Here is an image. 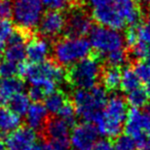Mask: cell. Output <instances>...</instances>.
<instances>
[{
    "mask_svg": "<svg viewBox=\"0 0 150 150\" xmlns=\"http://www.w3.org/2000/svg\"><path fill=\"white\" fill-rule=\"evenodd\" d=\"M20 75L25 76L31 86H36L48 94L57 91V86L67 77V73L57 62L44 61L36 64L20 65Z\"/></svg>",
    "mask_w": 150,
    "mask_h": 150,
    "instance_id": "obj_1",
    "label": "cell"
},
{
    "mask_svg": "<svg viewBox=\"0 0 150 150\" xmlns=\"http://www.w3.org/2000/svg\"><path fill=\"white\" fill-rule=\"evenodd\" d=\"M127 102L119 95L108 98L101 114L94 121L99 134L106 138L120 136L127 116Z\"/></svg>",
    "mask_w": 150,
    "mask_h": 150,
    "instance_id": "obj_2",
    "label": "cell"
},
{
    "mask_svg": "<svg viewBox=\"0 0 150 150\" xmlns=\"http://www.w3.org/2000/svg\"><path fill=\"white\" fill-rule=\"evenodd\" d=\"M107 101V90L98 86L91 90H76L72 96V104L75 111L86 122H94L96 120Z\"/></svg>",
    "mask_w": 150,
    "mask_h": 150,
    "instance_id": "obj_3",
    "label": "cell"
},
{
    "mask_svg": "<svg viewBox=\"0 0 150 150\" xmlns=\"http://www.w3.org/2000/svg\"><path fill=\"white\" fill-rule=\"evenodd\" d=\"M54 56L61 66L71 67L83 59L90 57L92 52L90 40L84 37H71L59 39L54 43Z\"/></svg>",
    "mask_w": 150,
    "mask_h": 150,
    "instance_id": "obj_4",
    "label": "cell"
},
{
    "mask_svg": "<svg viewBox=\"0 0 150 150\" xmlns=\"http://www.w3.org/2000/svg\"><path fill=\"white\" fill-rule=\"evenodd\" d=\"M102 77V64L99 59L88 57L71 66L67 73L69 82L77 90H91Z\"/></svg>",
    "mask_w": 150,
    "mask_h": 150,
    "instance_id": "obj_5",
    "label": "cell"
},
{
    "mask_svg": "<svg viewBox=\"0 0 150 150\" xmlns=\"http://www.w3.org/2000/svg\"><path fill=\"white\" fill-rule=\"evenodd\" d=\"M44 6L41 0H16L13 2V22L23 31L35 29L42 19Z\"/></svg>",
    "mask_w": 150,
    "mask_h": 150,
    "instance_id": "obj_6",
    "label": "cell"
},
{
    "mask_svg": "<svg viewBox=\"0 0 150 150\" xmlns=\"http://www.w3.org/2000/svg\"><path fill=\"white\" fill-rule=\"evenodd\" d=\"M90 43L99 54L105 57L115 50H123L125 44V35L119 30L97 26L93 27L90 33Z\"/></svg>",
    "mask_w": 150,
    "mask_h": 150,
    "instance_id": "obj_7",
    "label": "cell"
},
{
    "mask_svg": "<svg viewBox=\"0 0 150 150\" xmlns=\"http://www.w3.org/2000/svg\"><path fill=\"white\" fill-rule=\"evenodd\" d=\"M98 131L91 122L79 123L71 129L69 143L71 150H92L98 141Z\"/></svg>",
    "mask_w": 150,
    "mask_h": 150,
    "instance_id": "obj_8",
    "label": "cell"
},
{
    "mask_svg": "<svg viewBox=\"0 0 150 150\" xmlns=\"http://www.w3.org/2000/svg\"><path fill=\"white\" fill-rule=\"evenodd\" d=\"M93 22L91 17L82 9H75L66 19L65 31L71 37H84L91 33Z\"/></svg>",
    "mask_w": 150,
    "mask_h": 150,
    "instance_id": "obj_9",
    "label": "cell"
},
{
    "mask_svg": "<svg viewBox=\"0 0 150 150\" xmlns=\"http://www.w3.org/2000/svg\"><path fill=\"white\" fill-rule=\"evenodd\" d=\"M66 28V18L61 11H48L42 16L38 25L40 33L47 38H56L60 36Z\"/></svg>",
    "mask_w": 150,
    "mask_h": 150,
    "instance_id": "obj_10",
    "label": "cell"
},
{
    "mask_svg": "<svg viewBox=\"0 0 150 150\" xmlns=\"http://www.w3.org/2000/svg\"><path fill=\"white\" fill-rule=\"evenodd\" d=\"M26 33L25 31H15L4 50V60L21 65L27 58L26 54Z\"/></svg>",
    "mask_w": 150,
    "mask_h": 150,
    "instance_id": "obj_11",
    "label": "cell"
},
{
    "mask_svg": "<svg viewBox=\"0 0 150 150\" xmlns=\"http://www.w3.org/2000/svg\"><path fill=\"white\" fill-rule=\"evenodd\" d=\"M37 134L29 127H18L7 135L6 145L8 150H26L36 143Z\"/></svg>",
    "mask_w": 150,
    "mask_h": 150,
    "instance_id": "obj_12",
    "label": "cell"
},
{
    "mask_svg": "<svg viewBox=\"0 0 150 150\" xmlns=\"http://www.w3.org/2000/svg\"><path fill=\"white\" fill-rule=\"evenodd\" d=\"M93 18L100 26L115 30H121L125 27V23L113 4L93 9Z\"/></svg>",
    "mask_w": 150,
    "mask_h": 150,
    "instance_id": "obj_13",
    "label": "cell"
},
{
    "mask_svg": "<svg viewBox=\"0 0 150 150\" xmlns=\"http://www.w3.org/2000/svg\"><path fill=\"white\" fill-rule=\"evenodd\" d=\"M50 52H52V45L46 38L33 37L26 44L27 59L32 64L46 61Z\"/></svg>",
    "mask_w": 150,
    "mask_h": 150,
    "instance_id": "obj_14",
    "label": "cell"
},
{
    "mask_svg": "<svg viewBox=\"0 0 150 150\" xmlns=\"http://www.w3.org/2000/svg\"><path fill=\"white\" fill-rule=\"evenodd\" d=\"M113 6L123 20L125 26L135 27L141 20V11L134 0H115Z\"/></svg>",
    "mask_w": 150,
    "mask_h": 150,
    "instance_id": "obj_15",
    "label": "cell"
},
{
    "mask_svg": "<svg viewBox=\"0 0 150 150\" xmlns=\"http://www.w3.org/2000/svg\"><path fill=\"white\" fill-rule=\"evenodd\" d=\"M71 127L68 122L58 116L47 120L44 132L50 141H69Z\"/></svg>",
    "mask_w": 150,
    "mask_h": 150,
    "instance_id": "obj_16",
    "label": "cell"
},
{
    "mask_svg": "<svg viewBox=\"0 0 150 150\" xmlns=\"http://www.w3.org/2000/svg\"><path fill=\"white\" fill-rule=\"evenodd\" d=\"M25 116L26 122L30 129H34L35 132L41 131L47 122L48 111L46 110L44 104H41L40 102H34L30 105Z\"/></svg>",
    "mask_w": 150,
    "mask_h": 150,
    "instance_id": "obj_17",
    "label": "cell"
},
{
    "mask_svg": "<svg viewBox=\"0 0 150 150\" xmlns=\"http://www.w3.org/2000/svg\"><path fill=\"white\" fill-rule=\"evenodd\" d=\"M24 81L17 76L3 78L0 80V102L7 103L13 96L24 90Z\"/></svg>",
    "mask_w": 150,
    "mask_h": 150,
    "instance_id": "obj_18",
    "label": "cell"
},
{
    "mask_svg": "<svg viewBox=\"0 0 150 150\" xmlns=\"http://www.w3.org/2000/svg\"><path fill=\"white\" fill-rule=\"evenodd\" d=\"M21 118L9 108L0 107V135H8L20 127Z\"/></svg>",
    "mask_w": 150,
    "mask_h": 150,
    "instance_id": "obj_19",
    "label": "cell"
},
{
    "mask_svg": "<svg viewBox=\"0 0 150 150\" xmlns=\"http://www.w3.org/2000/svg\"><path fill=\"white\" fill-rule=\"evenodd\" d=\"M68 103L67 98L62 92L54 91V92L48 94L44 98V106L48 113L52 114H57L62 110V108Z\"/></svg>",
    "mask_w": 150,
    "mask_h": 150,
    "instance_id": "obj_20",
    "label": "cell"
},
{
    "mask_svg": "<svg viewBox=\"0 0 150 150\" xmlns=\"http://www.w3.org/2000/svg\"><path fill=\"white\" fill-rule=\"evenodd\" d=\"M30 100L31 99L29 98V96L24 92H22L17 94L16 96H13L7 102V104H8V108L13 112H15L19 116H23V115L26 114L30 105H31L30 104Z\"/></svg>",
    "mask_w": 150,
    "mask_h": 150,
    "instance_id": "obj_21",
    "label": "cell"
},
{
    "mask_svg": "<svg viewBox=\"0 0 150 150\" xmlns=\"http://www.w3.org/2000/svg\"><path fill=\"white\" fill-rule=\"evenodd\" d=\"M102 81L107 91H115L120 88L121 71L119 68L109 67L102 73Z\"/></svg>",
    "mask_w": 150,
    "mask_h": 150,
    "instance_id": "obj_22",
    "label": "cell"
},
{
    "mask_svg": "<svg viewBox=\"0 0 150 150\" xmlns=\"http://www.w3.org/2000/svg\"><path fill=\"white\" fill-rule=\"evenodd\" d=\"M140 83H141V80L139 79L133 68L127 67L123 69V71H121L120 88L123 92L127 94L131 91L140 88Z\"/></svg>",
    "mask_w": 150,
    "mask_h": 150,
    "instance_id": "obj_23",
    "label": "cell"
},
{
    "mask_svg": "<svg viewBox=\"0 0 150 150\" xmlns=\"http://www.w3.org/2000/svg\"><path fill=\"white\" fill-rule=\"evenodd\" d=\"M148 101H149V95L147 91L141 86L127 93V102L133 108H142L148 104Z\"/></svg>",
    "mask_w": 150,
    "mask_h": 150,
    "instance_id": "obj_24",
    "label": "cell"
},
{
    "mask_svg": "<svg viewBox=\"0 0 150 150\" xmlns=\"http://www.w3.org/2000/svg\"><path fill=\"white\" fill-rule=\"evenodd\" d=\"M13 33L15 28L13 23L8 20L0 19V52L5 48Z\"/></svg>",
    "mask_w": 150,
    "mask_h": 150,
    "instance_id": "obj_25",
    "label": "cell"
},
{
    "mask_svg": "<svg viewBox=\"0 0 150 150\" xmlns=\"http://www.w3.org/2000/svg\"><path fill=\"white\" fill-rule=\"evenodd\" d=\"M127 57L125 50H115V52H110V54L105 56V60H106L107 64L110 67H114V68H119V67L123 66L127 62Z\"/></svg>",
    "mask_w": 150,
    "mask_h": 150,
    "instance_id": "obj_26",
    "label": "cell"
},
{
    "mask_svg": "<svg viewBox=\"0 0 150 150\" xmlns=\"http://www.w3.org/2000/svg\"><path fill=\"white\" fill-rule=\"evenodd\" d=\"M16 75H20V65L6 60L0 63V76H2L3 78H8L13 77Z\"/></svg>",
    "mask_w": 150,
    "mask_h": 150,
    "instance_id": "obj_27",
    "label": "cell"
},
{
    "mask_svg": "<svg viewBox=\"0 0 150 150\" xmlns=\"http://www.w3.org/2000/svg\"><path fill=\"white\" fill-rule=\"evenodd\" d=\"M76 111H75V108L73 106L72 103H67L64 107L62 108V110L58 113V116L61 117L63 120H65L66 122H68L71 127H73V125L75 123V120H76Z\"/></svg>",
    "mask_w": 150,
    "mask_h": 150,
    "instance_id": "obj_28",
    "label": "cell"
},
{
    "mask_svg": "<svg viewBox=\"0 0 150 150\" xmlns=\"http://www.w3.org/2000/svg\"><path fill=\"white\" fill-rule=\"evenodd\" d=\"M137 144L129 136H118L114 143V150H137Z\"/></svg>",
    "mask_w": 150,
    "mask_h": 150,
    "instance_id": "obj_29",
    "label": "cell"
},
{
    "mask_svg": "<svg viewBox=\"0 0 150 150\" xmlns=\"http://www.w3.org/2000/svg\"><path fill=\"white\" fill-rule=\"evenodd\" d=\"M42 4L48 11H63L71 5V0H41Z\"/></svg>",
    "mask_w": 150,
    "mask_h": 150,
    "instance_id": "obj_30",
    "label": "cell"
},
{
    "mask_svg": "<svg viewBox=\"0 0 150 150\" xmlns=\"http://www.w3.org/2000/svg\"><path fill=\"white\" fill-rule=\"evenodd\" d=\"M134 71L141 81H148L150 79V64L146 61H140L134 66Z\"/></svg>",
    "mask_w": 150,
    "mask_h": 150,
    "instance_id": "obj_31",
    "label": "cell"
},
{
    "mask_svg": "<svg viewBox=\"0 0 150 150\" xmlns=\"http://www.w3.org/2000/svg\"><path fill=\"white\" fill-rule=\"evenodd\" d=\"M137 33L139 41L150 45V19L146 20L142 25L138 26Z\"/></svg>",
    "mask_w": 150,
    "mask_h": 150,
    "instance_id": "obj_32",
    "label": "cell"
},
{
    "mask_svg": "<svg viewBox=\"0 0 150 150\" xmlns=\"http://www.w3.org/2000/svg\"><path fill=\"white\" fill-rule=\"evenodd\" d=\"M13 3L11 0H0V19L8 20L13 17Z\"/></svg>",
    "mask_w": 150,
    "mask_h": 150,
    "instance_id": "obj_33",
    "label": "cell"
},
{
    "mask_svg": "<svg viewBox=\"0 0 150 150\" xmlns=\"http://www.w3.org/2000/svg\"><path fill=\"white\" fill-rule=\"evenodd\" d=\"M125 44H127V45L131 46V47L139 42L137 28L131 27L129 30H127V33H125Z\"/></svg>",
    "mask_w": 150,
    "mask_h": 150,
    "instance_id": "obj_34",
    "label": "cell"
},
{
    "mask_svg": "<svg viewBox=\"0 0 150 150\" xmlns=\"http://www.w3.org/2000/svg\"><path fill=\"white\" fill-rule=\"evenodd\" d=\"M92 150H114V144L108 139H101L95 143Z\"/></svg>",
    "mask_w": 150,
    "mask_h": 150,
    "instance_id": "obj_35",
    "label": "cell"
},
{
    "mask_svg": "<svg viewBox=\"0 0 150 150\" xmlns=\"http://www.w3.org/2000/svg\"><path fill=\"white\" fill-rule=\"evenodd\" d=\"M28 96L31 100H33L34 102H39L40 100L44 99L46 97V94L39 88H36V86H31L28 93Z\"/></svg>",
    "mask_w": 150,
    "mask_h": 150,
    "instance_id": "obj_36",
    "label": "cell"
},
{
    "mask_svg": "<svg viewBox=\"0 0 150 150\" xmlns=\"http://www.w3.org/2000/svg\"><path fill=\"white\" fill-rule=\"evenodd\" d=\"M115 0H84V2L91 7L94 8H98V7L107 6V5H111L114 3Z\"/></svg>",
    "mask_w": 150,
    "mask_h": 150,
    "instance_id": "obj_37",
    "label": "cell"
},
{
    "mask_svg": "<svg viewBox=\"0 0 150 150\" xmlns=\"http://www.w3.org/2000/svg\"><path fill=\"white\" fill-rule=\"evenodd\" d=\"M26 150H43V143H35Z\"/></svg>",
    "mask_w": 150,
    "mask_h": 150,
    "instance_id": "obj_38",
    "label": "cell"
},
{
    "mask_svg": "<svg viewBox=\"0 0 150 150\" xmlns=\"http://www.w3.org/2000/svg\"><path fill=\"white\" fill-rule=\"evenodd\" d=\"M137 4L141 5H150V0H134Z\"/></svg>",
    "mask_w": 150,
    "mask_h": 150,
    "instance_id": "obj_39",
    "label": "cell"
},
{
    "mask_svg": "<svg viewBox=\"0 0 150 150\" xmlns=\"http://www.w3.org/2000/svg\"><path fill=\"white\" fill-rule=\"evenodd\" d=\"M144 61H146V62L150 64V45L149 44H148V48H147V52H146V56H145Z\"/></svg>",
    "mask_w": 150,
    "mask_h": 150,
    "instance_id": "obj_40",
    "label": "cell"
},
{
    "mask_svg": "<svg viewBox=\"0 0 150 150\" xmlns=\"http://www.w3.org/2000/svg\"><path fill=\"white\" fill-rule=\"evenodd\" d=\"M145 90L147 91L148 95H149V97H150V79L148 80V81H146V88H145Z\"/></svg>",
    "mask_w": 150,
    "mask_h": 150,
    "instance_id": "obj_41",
    "label": "cell"
},
{
    "mask_svg": "<svg viewBox=\"0 0 150 150\" xmlns=\"http://www.w3.org/2000/svg\"><path fill=\"white\" fill-rule=\"evenodd\" d=\"M5 144L3 143L2 141H1V140H0V150H6V148H5Z\"/></svg>",
    "mask_w": 150,
    "mask_h": 150,
    "instance_id": "obj_42",
    "label": "cell"
},
{
    "mask_svg": "<svg viewBox=\"0 0 150 150\" xmlns=\"http://www.w3.org/2000/svg\"><path fill=\"white\" fill-rule=\"evenodd\" d=\"M140 150H150V145L147 146V147H145V148H142V149H140Z\"/></svg>",
    "mask_w": 150,
    "mask_h": 150,
    "instance_id": "obj_43",
    "label": "cell"
},
{
    "mask_svg": "<svg viewBox=\"0 0 150 150\" xmlns=\"http://www.w3.org/2000/svg\"><path fill=\"white\" fill-rule=\"evenodd\" d=\"M149 13H150V8H149Z\"/></svg>",
    "mask_w": 150,
    "mask_h": 150,
    "instance_id": "obj_44",
    "label": "cell"
}]
</instances>
